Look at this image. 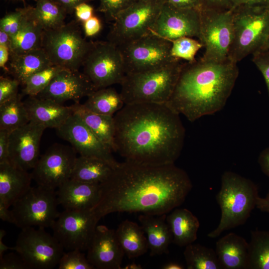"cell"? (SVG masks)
<instances>
[{
  "mask_svg": "<svg viewBox=\"0 0 269 269\" xmlns=\"http://www.w3.org/2000/svg\"><path fill=\"white\" fill-rule=\"evenodd\" d=\"M100 184L91 210L99 221L115 212L166 214L181 206L192 188L186 172L174 163L147 165L125 160Z\"/></svg>",
  "mask_w": 269,
  "mask_h": 269,
  "instance_id": "obj_1",
  "label": "cell"
},
{
  "mask_svg": "<svg viewBox=\"0 0 269 269\" xmlns=\"http://www.w3.org/2000/svg\"><path fill=\"white\" fill-rule=\"evenodd\" d=\"M114 118L116 152L125 160L157 165L179 157L185 130L179 114L166 104H125Z\"/></svg>",
  "mask_w": 269,
  "mask_h": 269,
  "instance_id": "obj_2",
  "label": "cell"
},
{
  "mask_svg": "<svg viewBox=\"0 0 269 269\" xmlns=\"http://www.w3.org/2000/svg\"><path fill=\"white\" fill-rule=\"evenodd\" d=\"M239 75L237 63L201 59L184 63L173 92L166 103L193 122L221 110Z\"/></svg>",
  "mask_w": 269,
  "mask_h": 269,
  "instance_id": "obj_3",
  "label": "cell"
},
{
  "mask_svg": "<svg viewBox=\"0 0 269 269\" xmlns=\"http://www.w3.org/2000/svg\"><path fill=\"white\" fill-rule=\"evenodd\" d=\"M259 197L258 187L251 179L232 171L224 172L216 196L221 209L220 220L207 236L215 238L226 230L244 224L256 208Z\"/></svg>",
  "mask_w": 269,
  "mask_h": 269,
  "instance_id": "obj_4",
  "label": "cell"
},
{
  "mask_svg": "<svg viewBox=\"0 0 269 269\" xmlns=\"http://www.w3.org/2000/svg\"><path fill=\"white\" fill-rule=\"evenodd\" d=\"M184 63L176 60L162 67L127 74L120 84L125 104H166L170 99Z\"/></svg>",
  "mask_w": 269,
  "mask_h": 269,
  "instance_id": "obj_5",
  "label": "cell"
},
{
  "mask_svg": "<svg viewBox=\"0 0 269 269\" xmlns=\"http://www.w3.org/2000/svg\"><path fill=\"white\" fill-rule=\"evenodd\" d=\"M233 40L229 58L237 62L263 49L269 37V6L233 9Z\"/></svg>",
  "mask_w": 269,
  "mask_h": 269,
  "instance_id": "obj_6",
  "label": "cell"
},
{
  "mask_svg": "<svg viewBox=\"0 0 269 269\" xmlns=\"http://www.w3.org/2000/svg\"><path fill=\"white\" fill-rule=\"evenodd\" d=\"M93 41L83 38L78 21L44 30L41 48L53 65L71 71L83 66Z\"/></svg>",
  "mask_w": 269,
  "mask_h": 269,
  "instance_id": "obj_7",
  "label": "cell"
},
{
  "mask_svg": "<svg viewBox=\"0 0 269 269\" xmlns=\"http://www.w3.org/2000/svg\"><path fill=\"white\" fill-rule=\"evenodd\" d=\"M165 0H136L116 17L108 41L120 47L149 35Z\"/></svg>",
  "mask_w": 269,
  "mask_h": 269,
  "instance_id": "obj_8",
  "label": "cell"
},
{
  "mask_svg": "<svg viewBox=\"0 0 269 269\" xmlns=\"http://www.w3.org/2000/svg\"><path fill=\"white\" fill-rule=\"evenodd\" d=\"M56 190L36 185L12 205L14 225L27 227L52 228L60 212Z\"/></svg>",
  "mask_w": 269,
  "mask_h": 269,
  "instance_id": "obj_9",
  "label": "cell"
},
{
  "mask_svg": "<svg viewBox=\"0 0 269 269\" xmlns=\"http://www.w3.org/2000/svg\"><path fill=\"white\" fill-rule=\"evenodd\" d=\"M233 34V9L203 7L200 10L199 40L205 47V52L200 59L217 62L229 59Z\"/></svg>",
  "mask_w": 269,
  "mask_h": 269,
  "instance_id": "obj_10",
  "label": "cell"
},
{
  "mask_svg": "<svg viewBox=\"0 0 269 269\" xmlns=\"http://www.w3.org/2000/svg\"><path fill=\"white\" fill-rule=\"evenodd\" d=\"M82 66L96 90L120 84L126 75L120 48L109 41L93 42Z\"/></svg>",
  "mask_w": 269,
  "mask_h": 269,
  "instance_id": "obj_11",
  "label": "cell"
},
{
  "mask_svg": "<svg viewBox=\"0 0 269 269\" xmlns=\"http://www.w3.org/2000/svg\"><path fill=\"white\" fill-rule=\"evenodd\" d=\"M64 248L45 228L21 229L13 251L17 253L31 269H51L58 266Z\"/></svg>",
  "mask_w": 269,
  "mask_h": 269,
  "instance_id": "obj_12",
  "label": "cell"
},
{
  "mask_svg": "<svg viewBox=\"0 0 269 269\" xmlns=\"http://www.w3.org/2000/svg\"><path fill=\"white\" fill-rule=\"evenodd\" d=\"M119 47L126 74L154 70L179 60L171 55V42L154 35H147Z\"/></svg>",
  "mask_w": 269,
  "mask_h": 269,
  "instance_id": "obj_13",
  "label": "cell"
},
{
  "mask_svg": "<svg viewBox=\"0 0 269 269\" xmlns=\"http://www.w3.org/2000/svg\"><path fill=\"white\" fill-rule=\"evenodd\" d=\"M99 221L91 210H65L52 227L64 249L87 250Z\"/></svg>",
  "mask_w": 269,
  "mask_h": 269,
  "instance_id": "obj_14",
  "label": "cell"
},
{
  "mask_svg": "<svg viewBox=\"0 0 269 269\" xmlns=\"http://www.w3.org/2000/svg\"><path fill=\"white\" fill-rule=\"evenodd\" d=\"M76 153L72 146L53 144L40 156L32 169V179L37 185L56 190L70 179Z\"/></svg>",
  "mask_w": 269,
  "mask_h": 269,
  "instance_id": "obj_15",
  "label": "cell"
},
{
  "mask_svg": "<svg viewBox=\"0 0 269 269\" xmlns=\"http://www.w3.org/2000/svg\"><path fill=\"white\" fill-rule=\"evenodd\" d=\"M57 135L68 141L80 156L95 157L104 160L113 168L120 163L112 151L105 145L77 114H73L59 128Z\"/></svg>",
  "mask_w": 269,
  "mask_h": 269,
  "instance_id": "obj_16",
  "label": "cell"
},
{
  "mask_svg": "<svg viewBox=\"0 0 269 269\" xmlns=\"http://www.w3.org/2000/svg\"><path fill=\"white\" fill-rule=\"evenodd\" d=\"M200 10L163 5L149 34L172 41L181 37L200 36Z\"/></svg>",
  "mask_w": 269,
  "mask_h": 269,
  "instance_id": "obj_17",
  "label": "cell"
},
{
  "mask_svg": "<svg viewBox=\"0 0 269 269\" xmlns=\"http://www.w3.org/2000/svg\"><path fill=\"white\" fill-rule=\"evenodd\" d=\"M43 126L30 121L12 131L9 136V162L18 167L32 170L40 157V144Z\"/></svg>",
  "mask_w": 269,
  "mask_h": 269,
  "instance_id": "obj_18",
  "label": "cell"
},
{
  "mask_svg": "<svg viewBox=\"0 0 269 269\" xmlns=\"http://www.w3.org/2000/svg\"><path fill=\"white\" fill-rule=\"evenodd\" d=\"M87 250V258L94 268H122L121 265L125 254L115 230L104 225L97 226Z\"/></svg>",
  "mask_w": 269,
  "mask_h": 269,
  "instance_id": "obj_19",
  "label": "cell"
},
{
  "mask_svg": "<svg viewBox=\"0 0 269 269\" xmlns=\"http://www.w3.org/2000/svg\"><path fill=\"white\" fill-rule=\"evenodd\" d=\"M96 90L83 73L63 69L36 96L50 99L61 104L69 100L79 103L81 99L88 97Z\"/></svg>",
  "mask_w": 269,
  "mask_h": 269,
  "instance_id": "obj_20",
  "label": "cell"
},
{
  "mask_svg": "<svg viewBox=\"0 0 269 269\" xmlns=\"http://www.w3.org/2000/svg\"><path fill=\"white\" fill-rule=\"evenodd\" d=\"M58 204L65 210H92L100 197V184L69 179L56 190Z\"/></svg>",
  "mask_w": 269,
  "mask_h": 269,
  "instance_id": "obj_21",
  "label": "cell"
},
{
  "mask_svg": "<svg viewBox=\"0 0 269 269\" xmlns=\"http://www.w3.org/2000/svg\"><path fill=\"white\" fill-rule=\"evenodd\" d=\"M23 102L30 121L46 128H59L73 114L70 106H65L50 99L29 96Z\"/></svg>",
  "mask_w": 269,
  "mask_h": 269,
  "instance_id": "obj_22",
  "label": "cell"
},
{
  "mask_svg": "<svg viewBox=\"0 0 269 269\" xmlns=\"http://www.w3.org/2000/svg\"><path fill=\"white\" fill-rule=\"evenodd\" d=\"M31 173L10 162L0 163V201L9 207L31 187Z\"/></svg>",
  "mask_w": 269,
  "mask_h": 269,
  "instance_id": "obj_23",
  "label": "cell"
},
{
  "mask_svg": "<svg viewBox=\"0 0 269 269\" xmlns=\"http://www.w3.org/2000/svg\"><path fill=\"white\" fill-rule=\"evenodd\" d=\"M248 249L249 243L234 233L219 239L215 252L222 269H247Z\"/></svg>",
  "mask_w": 269,
  "mask_h": 269,
  "instance_id": "obj_24",
  "label": "cell"
},
{
  "mask_svg": "<svg viewBox=\"0 0 269 269\" xmlns=\"http://www.w3.org/2000/svg\"><path fill=\"white\" fill-rule=\"evenodd\" d=\"M166 214L152 215L142 214L138 217L146 235L150 256H160L169 253L172 243V235L166 220Z\"/></svg>",
  "mask_w": 269,
  "mask_h": 269,
  "instance_id": "obj_25",
  "label": "cell"
},
{
  "mask_svg": "<svg viewBox=\"0 0 269 269\" xmlns=\"http://www.w3.org/2000/svg\"><path fill=\"white\" fill-rule=\"evenodd\" d=\"M172 235V243L182 247L194 243L200 227L198 219L186 208H175L166 216Z\"/></svg>",
  "mask_w": 269,
  "mask_h": 269,
  "instance_id": "obj_26",
  "label": "cell"
},
{
  "mask_svg": "<svg viewBox=\"0 0 269 269\" xmlns=\"http://www.w3.org/2000/svg\"><path fill=\"white\" fill-rule=\"evenodd\" d=\"M31 7L27 6L18 30L10 36V54H20L41 48L44 30L32 17Z\"/></svg>",
  "mask_w": 269,
  "mask_h": 269,
  "instance_id": "obj_27",
  "label": "cell"
},
{
  "mask_svg": "<svg viewBox=\"0 0 269 269\" xmlns=\"http://www.w3.org/2000/svg\"><path fill=\"white\" fill-rule=\"evenodd\" d=\"M70 106L73 113L80 117L96 136L112 152H116L114 117L92 112L79 103H75Z\"/></svg>",
  "mask_w": 269,
  "mask_h": 269,
  "instance_id": "obj_28",
  "label": "cell"
},
{
  "mask_svg": "<svg viewBox=\"0 0 269 269\" xmlns=\"http://www.w3.org/2000/svg\"><path fill=\"white\" fill-rule=\"evenodd\" d=\"M10 57L11 73L22 85L32 74L53 65L41 48L20 54H10Z\"/></svg>",
  "mask_w": 269,
  "mask_h": 269,
  "instance_id": "obj_29",
  "label": "cell"
},
{
  "mask_svg": "<svg viewBox=\"0 0 269 269\" xmlns=\"http://www.w3.org/2000/svg\"><path fill=\"white\" fill-rule=\"evenodd\" d=\"M115 231L119 243L129 259L142 256L149 250L145 233L136 223L125 220Z\"/></svg>",
  "mask_w": 269,
  "mask_h": 269,
  "instance_id": "obj_30",
  "label": "cell"
},
{
  "mask_svg": "<svg viewBox=\"0 0 269 269\" xmlns=\"http://www.w3.org/2000/svg\"><path fill=\"white\" fill-rule=\"evenodd\" d=\"M113 169L103 160L80 155L75 160L70 179L100 184L108 177Z\"/></svg>",
  "mask_w": 269,
  "mask_h": 269,
  "instance_id": "obj_31",
  "label": "cell"
},
{
  "mask_svg": "<svg viewBox=\"0 0 269 269\" xmlns=\"http://www.w3.org/2000/svg\"><path fill=\"white\" fill-rule=\"evenodd\" d=\"M83 104L88 110L101 115L113 116L125 105L115 89L106 87L94 91Z\"/></svg>",
  "mask_w": 269,
  "mask_h": 269,
  "instance_id": "obj_32",
  "label": "cell"
},
{
  "mask_svg": "<svg viewBox=\"0 0 269 269\" xmlns=\"http://www.w3.org/2000/svg\"><path fill=\"white\" fill-rule=\"evenodd\" d=\"M31 14L44 30L54 29L65 24V10L53 0H35Z\"/></svg>",
  "mask_w": 269,
  "mask_h": 269,
  "instance_id": "obj_33",
  "label": "cell"
},
{
  "mask_svg": "<svg viewBox=\"0 0 269 269\" xmlns=\"http://www.w3.org/2000/svg\"><path fill=\"white\" fill-rule=\"evenodd\" d=\"M247 269H269V231H251Z\"/></svg>",
  "mask_w": 269,
  "mask_h": 269,
  "instance_id": "obj_34",
  "label": "cell"
},
{
  "mask_svg": "<svg viewBox=\"0 0 269 269\" xmlns=\"http://www.w3.org/2000/svg\"><path fill=\"white\" fill-rule=\"evenodd\" d=\"M30 122L29 115L21 96L0 104V129L12 131Z\"/></svg>",
  "mask_w": 269,
  "mask_h": 269,
  "instance_id": "obj_35",
  "label": "cell"
},
{
  "mask_svg": "<svg viewBox=\"0 0 269 269\" xmlns=\"http://www.w3.org/2000/svg\"><path fill=\"white\" fill-rule=\"evenodd\" d=\"M185 247L183 255L187 269H222L213 249L193 243Z\"/></svg>",
  "mask_w": 269,
  "mask_h": 269,
  "instance_id": "obj_36",
  "label": "cell"
},
{
  "mask_svg": "<svg viewBox=\"0 0 269 269\" xmlns=\"http://www.w3.org/2000/svg\"><path fill=\"white\" fill-rule=\"evenodd\" d=\"M63 69L51 65L29 76L23 84V94L36 96L49 84L52 79Z\"/></svg>",
  "mask_w": 269,
  "mask_h": 269,
  "instance_id": "obj_37",
  "label": "cell"
},
{
  "mask_svg": "<svg viewBox=\"0 0 269 269\" xmlns=\"http://www.w3.org/2000/svg\"><path fill=\"white\" fill-rule=\"evenodd\" d=\"M171 42L172 57L176 59L184 60L187 62L195 61L197 52L203 46L199 40L190 37H181Z\"/></svg>",
  "mask_w": 269,
  "mask_h": 269,
  "instance_id": "obj_38",
  "label": "cell"
},
{
  "mask_svg": "<svg viewBox=\"0 0 269 269\" xmlns=\"http://www.w3.org/2000/svg\"><path fill=\"white\" fill-rule=\"evenodd\" d=\"M78 249L64 253L58 264V269H93L87 257Z\"/></svg>",
  "mask_w": 269,
  "mask_h": 269,
  "instance_id": "obj_39",
  "label": "cell"
},
{
  "mask_svg": "<svg viewBox=\"0 0 269 269\" xmlns=\"http://www.w3.org/2000/svg\"><path fill=\"white\" fill-rule=\"evenodd\" d=\"M97 10L104 13L107 21H114L117 15L137 0H99Z\"/></svg>",
  "mask_w": 269,
  "mask_h": 269,
  "instance_id": "obj_40",
  "label": "cell"
},
{
  "mask_svg": "<svg viewBox=\"0 0 269 269\" xmlns=\"http://www.w3.org/2000/svg\"><path fill=\"white\" fill-rule=\"evenodd\" d=\"M27 8V6L18 8L5 14L0 20V29L7 33L10 36L14 35L21 25Z\"/></svg>",
  "mask_w": 269,
  "mask_h": 269,
  "instance_id": "obj_41",
  "label": "cell"
},
{
  "mask_svg": "<svg viewBox=\"0 0 269 269\" xmlns=\"http://www.w3.org/2000/svg\"><path fill=\"white\" fill-rule=\"evenodd\" d=\"M20 82L16 79L0 78V104L13 98L18 94Z\"/></svg>",
  "mask_w": 269,
  "mask_h": 269,
  "instance_id": "obj_42",
  "label": "cell"
},
{
  "mask_svg": "<svg viewBox=\"0 0 269 269\" xmlns=\"http://www.w3.org/2000/svg\"><path fill=\"white\" fill-rule=\"evenodd\" d=\"M252 60L263 76L269 93V50L262 49L255 52Z\"/></svg>",
  "mask_w": 269,
  "mask_h": 269,
  "instance_id": "obj_43",
  "label": "cell"
},
{
  "mask_svg": "<svg viewBox=\"0 0 269 269\" xmlns=\"http://www.w3.org/2000/svg\"><path fill=\"white\" fill-rule=\"evenodd\" d=\"M0 269H30L22 258L15 252L0 257Z\"/></svg>",
  "mask_w": 269,
  "mask_h": 269,
  "instance_id": "obj_44",
  "label": "cell"
},
{
  "mask_svg": "<svg viewBox=\"0 0 269 269\" xmlns=\"http://www.w3.org/2000/svg\"><path fill=\"white\" fill-rule=\"evenodd\" d=\"M11 131L0 129V163L9 161V136Z\"/></svg>",
  "mask_w": 269,
  "mask_h": 269,
  "instance_id": "obj_45",
  "label": "cell"
},
{
  "mask_svg": "<svg viewBox=\"0 0 269 269\" xmlns=\"http://www.w3.org/2000/svg\"><path fill=\"white\" fill-rule=\"evenodd\" d=\"M83 24L84 33L87 37L95 36L102 28V23L100 19L95 15H93Z\"/></svg>",
  "mask_w": 269,
  "mask_h": 269,
  "instance_id": "obj_46",
  "label": "cell"
},
{
  "mask_svg": "<svg viewBox=\"0 0 269 269\" xmlns=\"http://www.w3.org/2000/svg\"><path fill=\"white\" fill-rule=\"evenodd\" d=\"M165 2L179 8L201 10L203 8L201 0H165Z\"/></svg>",
  "mask_w": 269,
  "mask_h": 269,
  "instance_id": "obj_47",
  "label": "cell"
},
{
  "mask_svg": "<svg viewBox=\"0 0 269 269\" xmlns=\"http://www.w3.org/2000/svg\"><path fill=\"white\" fill-rule=\"evenodd\" d=\"M74 12L77 21L83 23L94 15V8L87 2H83L75 7Z\"/></svg>",
  "mask_w": 269,
  "mask_h": 269,
  "instance_id": "obj_48",
  "label": "cell"
},
{
  "mask_svg": "<svg viewBox=\"0 0 269 269\" xmlns=\"http://www.w3.org/2000/svg\"><path fill=\"white\" fill-rule=\"evenodd\" d=\"M203 7L227 10L233 8L234 0H201Z\"/></svg>",
  "mask_w": 269,
  "mask_h": 269,
  "instance_id": "obj_49",
  "label": "cell"
},
{
  "mask_svg": "<svg viewBox=\"0 0 269 269\" xmlns=\"http://www.w3.org/2000/svg\"><path fill=\"white\" fill-rule=\"evenodd\" d=\"M67 12V14H71L74 12L75 7L83 2H89L93 0H53Z\"/></svg>",
  "mask_w": 269,
  "mask_h": 269,
  "instance_id": "obj_50",
  "label": "cell"
},
{
  "mask_svg": "<svg viewBox=\"0 0 269 269\" xmlns=\"http://www.w3.org/2000/svg\"><path fill=\"white\" fill-rule=\"evenodd\" d=\"M258 161L262 172L269 178V146L261 152Z\"/></svg>",
  "mask_w": 269,
  "mask_h": 269,
  "instance_id": "obj_51",
  "label": "cell"
},
{
  "mask_svg": "<svg viewBox=\"0 0 269 269\" xmlns=\"http://www.w3.org/2000/svg\"><path fill=\"white\" fill-rule=\"evenodd\" d=\"M241 5L269 6V0H234L232 9Z\"/></svg>",
  "mask_w": 269,
  "mask_h": 269,
  "instance_id": "obj_52",
  "label": "cell"
},
{
  "mask_svg": "<svg viewBox=\"0 0 269 269\" xmlns=\"http://www.w3.org/2000/svg\"><path fill=\"white\" fill-rule=\"evenodd\" d=\"M9 208L0 201V219L4 222L14 224V216L11 210H9Z\"/></svg>",
  "mask_w": 269,
  "mask_h": 269,
  "instance_id": "obj_53",
  "label": "cell"
},
{
  "mask_svg": "<svg viewBox=\"0 0 269 269\" xmlns=\"http://www.w3.org/2000/svg\"><path fill=\"white\" fill-rule=\"evenodd\" d=\"M10 56L9 48L8 46L0 45V67L5 72L9 71L5 66Z\"/></svg>",
  "mask_w": 269,
  "mask_h": 269,
  "instance_id": "obj_54",
  "label": "cell"
},
{
  "mask_svg": "<svg viewBox=\"0 0 269 269\" xmlns=\"http://www.w3.org/2000/svg\"><path fill=\"white\" fill-rule=\"evenodd\" d=\"M256 208L262 212L269 213V191L265 197L258 199Z\"/></svg>",
  "mask_w": 269,
  "mask_h": 269,
  "instance_id": "obj_55",
  "label": "cell"
},
{
  "mask_svg": "<svg viewBox=\"0 0 269 269\" xmlns=\"http://www.w3.org/2000/svg\"><path fill=\"white\" fill-rule=\"evenodd\" d=\"M6 235V231L3 229L0 230V257H2L8 250H13V247H9L4 244L3 238Z\"/></svg>",
  "mask_w": 269,
  "mask_h": 269,
  "instance_id": "obj_56",
  "label": "cell"
},
{
  "mask_svg": "<svg viewBox=\"0 0 269 269\" xmlns=\"http://www.w3.org/2000/svg\"><path fill=\"white\" fill-rule=\"evenodd\" d=\"M10 42V35L5 31L0 29V45L9 47Z\"/></svg>",
  "mask_w": 269,
  "mask_h": 269,
  "instance_id": "obj_57",
  "label": "cell"
},
{
  "mask_svg": "<svg viewBox=\"0 0 269 269\" xmlns=\"http://www.w3.org/2000/svg\"><path fill=\"white\" fill-rule=\"evenodd\" d=\"M161 268L162 269H184L185 267L178 262H170L164 264Z\"/></svg>",
  "mask_w": 269,
  "mask_h": 269,
  "instance_id": "obj_58",
  "label": "cell"
},
{
  "mask_svg": "<svg viewBox=\"0 0 269 269\" xmlns=\"http://www.w3.org/2000/svg\"><path fill=\"white\" fill-rule=\"evenodd\" d=\"M123 269H142V266L137 263L133 262L130 263L122 268Z\"/></svg>",
  "mask_w": 269,
  "mask_h": 269,
  "instance_id": "obj_59",
  "label": "cell"
},
{
  "mask_svg": "<svg viewBox=\"0 0 269 269\" xmlns=\"http://www.w3.org/2000/svg\"><path fill=\"white\" fill-rule=\"evenodd\" d=\"M263 49H268L269 50V37L266 42L264 48Z\"/></svg>",
  "mask_w": 269,
  "mask_h": 269,
  "instance_id": "obj_60",
  "label": "cell"
},
{
  "mask_svg": "<svg viewBox=\"0 0 269 269\" xmlns=\"http://www.w3.org/2000/svg\"><path fill=\"white\" fill-rule=\"evenodd\" d=\"M139 0V1H149V0Z\"/></svg>",
  "mask_w": 269,
  "mask_h": 269,
  "instance_id": "obj_61",
  "label": "cell"
},
{
  "mask_svg": "<svg viewBox=\"0 0 269 269\" xmlns=\"http://www.w3.org/2000/svg\"><path fill=\"white\" fill-rule=\"evenodd\" d=\"M22 0V1H23L24 2L25 0Z\"/></svg>",
  "mask_w": 269,
  "mask_h": 269,
  "instance_id": "obj_62",
  "label": "cell"
}]
</instances>
